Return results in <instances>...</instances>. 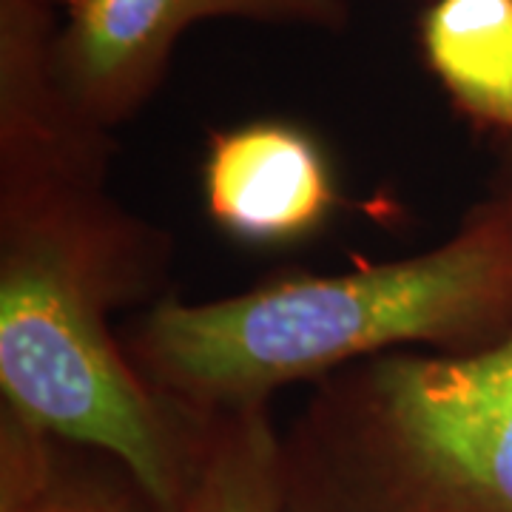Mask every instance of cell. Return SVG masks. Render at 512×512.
<instances>
[{"label":"cell","instance_id":"ba28073f","mask_svg":"<svg viewBox=\"0 0 512 512\" xmlns=\"http://www.w3.org/2000/svg\"><path fill=\"white\" fill-rule=\"evenodd\" d=\"M180 512H282L279 430L271 404H245L211 416Z\"/></svg>","mask_w":512,"mask_h":512},{"label":"cell","instance_id":"7a4b0ae2","mask_svg":"<svg viewBox=\"0 0 512 512\" xmlns=\"http://www.w3.org/2000/svg\"><path fill=\"white\" fill-rule=\"evenodd\" d=\"M510 333L512 202L487 191L421 254L282 274L205 302L168 293L120 339L168 402L217 416L379 353H464Z\"/></svg>","mask_w":512,"mask_h":512},{"label":"cell","instance_id":"52a82bcc","mask_svg":"<svg viewBox=\"0 0 512 512\" xmlns=\"http://www.w3.org/2000/svg\"><path fill=\"white\" fill-rule=\"evenodd\" d=\"M0 512H165L103 453L0 404Z\"/></svg>","mask_w":512,"mask_h":512},{"label":"cell","instance_id":"3957f363","mask_svg":"<svg viewBox=\"0 0 512 512\" xmlns=\"http://www.w3.org/2000/svg\"><path fill=\"white\" fill-rule=\"evenodd\" d=\"M279 484L282 512H512V333L316 379L279 430Z\"/></svg>","mask_w":512,"mask_h":512},{"label":"cell","instance_id":"9c48e42d","mask_svg":"<svg viewBox=\"0 0 512 512\" xmlns=\"http://www.w3.org/2000/svg\"><path fill=\"white\" fill-rule=\"evenodd\" d=\"M490 194L512 202V146H501V163L490 180Z\"/></svg>","mask_w":512,"mask_h":512},{"label":"cell","instance_id":"6da1fadb","mask_svg":"<svg viewBox=\"0 0 512 512\" xmlns=\"http://www.w3.org/2000/svg\"><path fill=\"white\" fill-rule=\"evenodd\" d=\"M174 237L109 191V174L0 180V404L117 461L180 512L211 416L131 365L111 316L168 296Z\"/></svg>","mask_w":512,"mask_h":512},{"label":"cell","instance_id":"5b68a950","mask_svg":"<svg viewBox=\"0 0 512 512\" xmlns=\"http://www.w3.org/2000/svg\"><path fill=\"white\" fill-rule=\"evenodd\" d=\"M202 200L225 237L271 251L319 234L342 194L311 128L262 117L208 134Z\"/></svg>","mask_w":512,"mask_h":512},{"label":"cell","instance_id":"8992f818","mask_svg":"<svg viewBox=\"0 0 512 512\" xmlns=\"http://www.w3.org/2000/svg\"><path fill=\"white\" fill-rule=\"evenodd\" d=\"M419 49L450 106L512 146V0H430Z\"/></svg>","mask_w":512,"mask_h":512},{"label":"cell","instance_id":"277c9868","mask_svg":"<svg viewBox=\"0 0 512 512\" xmlns=\"http://www.w3.org/2000/svg\"><path fill=\"white\" fill-rule=\"evenodd\" d=\"M55 72L72 109L114 131L163 86L177 43L205 20L342 32L350 0H52Z\"/></svg>","mask_w":512,"mask_h":512}]
</instances>
